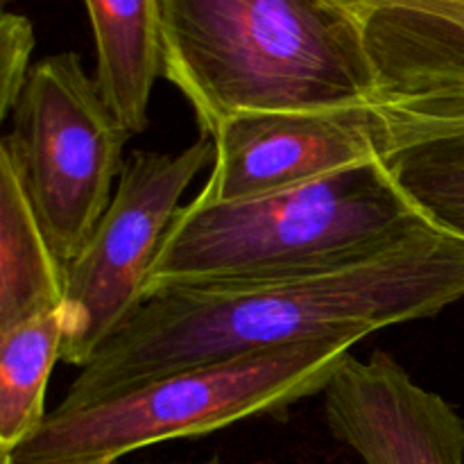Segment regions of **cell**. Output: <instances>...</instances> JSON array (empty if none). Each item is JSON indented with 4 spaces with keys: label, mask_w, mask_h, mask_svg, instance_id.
I'll return each instance as SVG.
<instances>
[{
    "label": "cell",
    "mask_w": 464,
    "mask_h": 464,
    "mask_svg": "<svg viewBox=\"0 0 464 464\" xmlns=\"http://www.w3.org/2000/svg\"><path fill=\"white\" fill-rule=\"evenodd\" d=\"M464 297V240L440 229L367 261L313 275L166 288L91 358L57 411L127 388L334 335L426 320Z\"/></svg>",
    "instance_id": "obj_1"
},
{
    "label": "cell",
    "mask_w": 464,
    "mask_h": 464,
    "mask_svg": "<svg viewBox=\"0 0 464 464\" xmlns=\"http://www.w3.org/2000/svg\"><path fill=\"white\" fill-rule=\"evenodd\" d=\"M161 41L207 136L238 113L381 100L365 23L338 0H161Z\"/></svg>",
    "instance_id": "obj_2"
},
{
    "label": "cell",
    "mask_w": 464,
    "mask_h": 464,
    "mask_svg": "<svg viewBox=\"0 0 464 464\" xmlns=\"http://www.w3.org/2000/svg\"><path fill=\"white\" fill-rule=\"evenodd\" d=\"M435 229L381 161L243 202L186 204L145 297L166 288L313 275L367 261ZM143 297V299H145Z\"/></svg>",
    "instance_id": "obj_3"
},
{
    "label": "cell",
    "mask_w": 464,
    "mask_h": 464,
    "mask_svg": "<svg viewBox=\"0 0 464 464\" xmlns=\"http://www.w3.org/2000/svg\"><path fill=\"white\" fill-rule=\"evenodd\" d=\"M365 338L334 335L227 362L190 367L107 399L54 411L0 464H116L150 444L216 433L236 421L284 415L322 394Z\"/></svg>",
    "instance_id": "obj_4"
},
{
    "label": "cell",
    "mask_w": 464,
    "mask_h": 464,
    "mask_svg": "<svg viewBox=\"0 0 464 464\" xmlns=\"http://www.w3.org/2000/svg\"><path fill=\"white\" fill-rule=\"evenodd\" d=\"M130 136L75 53L32 66L0 148L16 163L45 238L63 263L82 252L111 204Z\"/></svg>",
    "instance_id": "obj_5"
},
{
    "label": "cell",
    "mask_w": 464,
    "mask_h": 464,
    "mask_svg": "<svg viewBox=\"0 0 464 464\" xmlns=\"http://www.w3.org/2000/svg\"><path fill=\"white\" fill-rule=\"evenodd\" d=\"M211 136L177 154L134 150L125 159L111 204L66 263L62 361L84 370L91 358L134 317L145 297L179 199L199 170L213 166Z\"/></svg>",
    "instance_id": "obj_6"
},
{
    "label": "cell",
    "mask_w": 464,
    "mask_h": 464,
    "mask_svg": "<svg viewBox=\"0 0 464 464\" xmlns=\"http://www.w3.org/2000/svg\"><path fill=\"white\" fill-rule=\"evenodd\" d=\"M379 102L231 116L211 134V175L193 204L243 202L379 161Z\"/></svg>",
    "instance_id": "obj_7"
},
{
    "label": "cell",
    "mask_w": 464,
    "mask_h": 464,
    "mask_svg": "<svg viewBox=\"0 0 464 464\" xmlns=\"http://www.w3.org/2000/svg\"><path fill=\"white\" fill-rule=\"evenodd\" d=\"M320 397L331 435L365 464H464L462 415L392 353H349Z\"/></svg>",
    "instance_id": "obj_8"
},
{
    "label": "cell",
    "mask_w": 464,
    "mask_h": 464,
    "mask_svg": "<svg viewBox=\"0 0 464 464\" xmlns=\"http://www.w3.org/2000/svg\"><path fill=\"white\" fill-rule=\"evenodd\" d=\"M379 161L435 229L464 240V89L381 93Z\"/></svg>",
    "instance_id": "obj_9"
},
{
    "label": "cell",
    "mask_w": 464,
    "mask_h": 464,
    "mask_svg": "<svg viewBox=\"0 0 464 464\" xmlns=\"http://www.w3.org/2000/svg\"><path fill=\"white\" fill-rule=\"evenodd\" d=\"M98 50V89L125 130L143 134L163 77L161 0H84Z\"/></svg>",
    "instance_id": "obj_10"
},
{
    "label": "cell",
    "mask_w": 464,
    "mask_h": 464,
    "mask_svg": "<svg viewBox=\"0 0 464 464\" xmlns=\"http://www.w3.org/2000/svg\"><path fill=\"white\" fill-rule=\"evenodd\" d=\"M66 263L50 247L18 168L0 148V334L62 308Z\"/></svg>",
    "instance_id": "obj_11"
},
{
    "label": "cell",
    "mask_w": 464,
    "mask_h": 464,
    "mask_svg": "<svg viewBox=\"0 0 464 464\" xmlns=\"http://www.w3.org/2000/svg\"><path fill=\"white\" fill-rule=\"evenodd\" d=\"M62 343L59 308L0 334V453H12L48 417L45 388Z\"/></svg>",
    "instance_id": "obj_12"
},
{
    "label": "cell",
    "mask_w": 464,
    "mask_h": 464,
    "mask_svg": "<svg viewBox=\"0 0 464 464\" xmlns=\"http://www.w3.org/2000/svg\"><path fill=\"white\" fill-rule=\"evenodd\" d=\"M34 27L21 14L5 12L0 18V116L14 111L30 77Z\"/></svg>",
    "instance_id": "obj_13"
},
{
    "label": "cell",
    "mask_w": 464,
    "mask_h": 464,
    "mask_svg": "<svg viewBox=\"0 0 464 464\" xmlns=\"http://www.w3.org/2000/svg\"><path fill=\"white\" fill-rule=\"evenodd\" d=\"M338 3L352 9L361 18L376 12V9H420V12L433 14V16L442 18L444 23L464 32V0H338Z\"/></svg>",
    "instance_id": "obj_14"
},
{
    "label": "cell",
    "mask_w": 464,
    "mask_h": 464,
    "mask_svg": "<svg viewBox=\"0 0 464 464\" xmlns=\"http://www.w3.org/2000/svg\"><path fill=\"white\" fill-rule=\"evenodd\" d=\"M199 464H225L222 460H218V458H211V460H207V462H199Z\"/></svg>",
    "instance_id": "obj_15"
},
{
    "label": "cell",
    "mask_w": 464,
    "mask_h": 464,
    "mask_svg": "<svg viewBox=\"0 0 464 464\" xmlns=\"http://www.w3.org/2000/svg\"><path fill=\"white\" fill-rule=\"evenodd\" d=\"M0 3H3V5H5V7H7V5H9V3H12V0H0Z\"/></svg>",
    "instance_id": "obj_16"
}]
</instances>
